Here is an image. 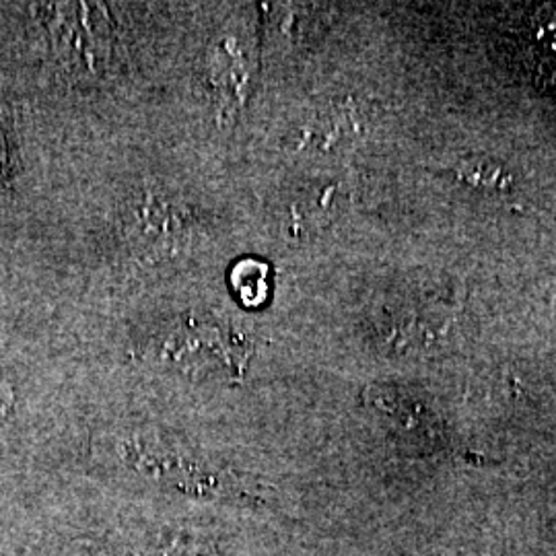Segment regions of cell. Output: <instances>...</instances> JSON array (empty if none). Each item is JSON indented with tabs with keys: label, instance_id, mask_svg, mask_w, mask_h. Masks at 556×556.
Listing matches in <instances>:
<instances>
[{
	"label": "cell",
	"instance_id": "cell-1",
	"mask_svg": "<svg viewBox=\"0 0 556 556\" xmlns=\"http://www.w3.org/2000/svg\"><path fill=\"white\" fill-rule=\"evenodd\" d=\"M197 227V215L190 206L151 190L132 200L124 217L126 236L149 256L174 254L190 243Z\"/></svg>",
	"mask_w": 556,
	"mask_h": 556
},
{
	"label": "cell",
	"instance_id": "cell-2",
	"mask_svg": "<svg viewBox=\"0 0 556 556\" xmlns=\"http://www.w3.org/2000/svg\"><path fill=\"white\" fill-rule=\"evenodd\" d=\"M459 181L472 186L475 190H489V192H507L511 190V174L491 157H468L459 161L456 167Z\"/></svg>",
	"mask_w": 556,
	"mask_h": 556
},
{
	"label": "cell",
	"instance_id": "cell-3",
	"mask_svg": "<svg viewBox=\"0 0 556 556\" xmlns=\"http://www.w3.org/2000/svg\"><path fill=\"white\" fill-rule=\"evenodd\" d=\"M526 40L530 41V52L540 62H556V7H542L528 23Z\"/></svg>",
	"mask_w": 556,
	"mask_h": 556
},
{
	"label": "cell",
	"instance_id": "cell-4",
	"mask_svg": "<svg viewBox=\"0 0 556 556\" xmlns=\"http://www.w3.org/2000/svg\"><path fill=\"white\" fill-rule=\"evenodd\" d=\"M268 270L254 262V260H245V262H239L236 273H233V287L238 291L239 298L243 303H260L266 298L268 293Z\"/></svg>",
	"mask_w": 556,
	"mask_h": 556
},
{
	"label": "cell",
	"instance_id": "cell-5",
	"mask_svg": "<svg viewBox=\"0 0 556 556\" xmlns=\"http://www.w3.org/2000/svg\"><path fill=\"white\" fill-rule=\"evenodd\" d=\"M215 548L204 542V540H197L192 536H172L167 542L163 556H215Z\"/></svg>",
	"mask_w": 556,
	"mask_h": 556
},
{
	"label": "cell",
	"instance_id": "cell-6",
	"mask_svg": "<svg viewBox=\"0 0 556 556\" xmlns=\"http://www.w3.org/2000/svg\"><path fill=\"white\" fill-rule=\"evenodd\" d=\"M15 408V390L13 383L7 379L4 374H0V425L7 422Z\"/></svg>",
	"mask_w": 556,
	"mask_h": 556
}]
</instances>
